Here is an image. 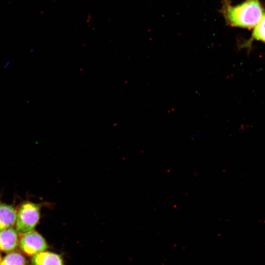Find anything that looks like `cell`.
<instances>
[{
    "label": "cell",
    "instance_id": "9",
    "mask_svg": "<svg viewBox=\"0 0 265 265\" xmlns=\"http://www.w3.org/2000/svg\"><path fill=\"white\" fill-rule=\"evenodd\" d=\"M1 261V256H0V263Z\"/></svg>",
    "mask_w": 265,
    "mask_h": 265
},
{
    "label": "cell",
    "instance_id": "7",
    "mask_svg": "<svg viewBox=\"0 0 265 265\" xmlns=\"http://www.w3.org/2000/svg\"><path fill=\"white\" fill-rule=\"evenodd\" d=\"M17 212L10 205L0 204V231L12 227L16 223Z\"/></svg>",
    "mask_w": 265,
    "mask_h": 265
},
{
    "label": "cell",
    "instance_id": "4",
    "mask_svg": "<svg viewBox=\"0 0 265 265\" xmlns=\"http://www.w3.org/2000/svg\"><path fill=\"white\" fill-rule=\"evenodd\" d=\"M18 235L12 227L0 231V250L10 252L16 249L19 243Z\"/></svg>",
    "mask_w": 265,
    "mask_h": 265
},
{
    "label": "cell",
    "instance_id": "6",
    "mask_svg": "<svg viewBox=\"0 0 265 265\" xmlns=\"http://www.w3.org/2000/svg\"><path fill=\"white\" fill-rule=\"evenodd\" d=\"M253 28L251 37L240 43L238 46L239 49H246L250 52L253 41H259L265 43V13Z\"/></svg>",
    "mask_w": 265,
    "mask_h": 265
},
{
    "label": "cell",
    "instance_id": "3",
    "mask_svg": "<svg viewBox=\"0 0 265 265\" xmlns=\"http://www.w3.org/2000/svg\"><path fill=\"white\" fill-rule=\"evenodd\" d=\"M19 243L22 251L29 256H33L48 248L45 238L34 231L22 235Z\"/></svg>",
    "mask_w": 265,
    "mask_h": 265
},
{
    "label": "cell",
    "instance_id": "2",
    "mask_svg": "<svg viewBox=\"0 0 265 265\" xmlns=\"http://www.w3.org/2000/svg\"><path fill=\"white\" fill-rule=\"evenodd\" d=\"M40 219L39 206L33 203L26 202L22 204L17 212L16 230L20 235L34 231Z\"/></svg>",
    "mask_w": 265,
    "mask_h": 265
},
{
    "label": "cell",
    "instance_id": "5",
    "mask_svg": "<svg viewBox=\"0 0 265 265\" xmlns=\"http://www.w3.org/2000/svg\"><path fill=\"white\" fill-rule=\"evenodd\" d=\"M31 261L32 265H64L61 255L46 251L32 256Z\"/></svg>",
    "mask_w": 265,
    "mask_h": 265
},
{
    "label": "cell",
    "instance_id": "8",
    "mask_svg": "<svg viewBox=\"0 0 265 265\" xmlns=\"http://www.w3.org/2000/svg\"><path fill=\"white\" fill-rule=\"evenodd\" d=\"M26 260L20 253L11 252L1 261L0 265H26Z\"/></svg>",
    "mask_w": 265,
    "mask_h": 265
},
{
    "label": "cell",
    "instance_id": "1",
    "mask_svg": "<svg viewBox=\"0 0 265 265\" xmlns=\"http://www.w3.org/2000/svg\"><path fill=\"white\" fill-rule=\"evenodd\" d=\"M220 11L228 26L249 29L257 25L265 13L260 0H245L236 5H232L230 0H222Z\"/></svg>",
    "mask_w": 265,
    "mask_h": 265
}]
</instances>
